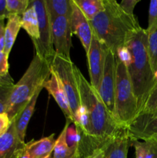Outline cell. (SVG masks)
<instances>
[{
  "label": "cell",
  "mask_w": 157,
  "mask_h": 158,
  "mask_svg": "<svg viewBox=\"0 0 157 158\" xmlns=\"http://www.w3.org/2000/svg\"><path fill=\"white\" fill-rule=\"evenodd\" d=\"M81 106L87 115V126L80 135V154L84 158L94 150L101 148L123 127L108 110L98 92L86 80L75 65L73 67Z\"/></svg>",
  "instance_id": "6da1fadb"
},
{
  "label": "cell",
  "mask_w": 157,
  "mask_h": 158,
  "mask_svg": "<svg viewBox=\"0 0 157 158\" xmlns=\"http://www.w3.org/2000/svg\"><path fill=\"white\" fill-rule=\"evenodd\" d=\"M105 9L90 22L93 33L116 53L141 26L135 15L126 14L115 0H104Z\"/></svg>",
  "instance_id": "7a4b0ae2"
},
{
  "label": "cell",
  "mask_w": 157,
  "mask_h": 158,
  "mask_svg": "<svg viewBox=\"0 0 157 158\" xmlns=\"http://www.w3.org/2000/svg\"><path fill=\"white\" fill-rule=\"evenodd\" d=\"M126 47L131 55L126 69L136 97L139 114L155 83V77L148 52L146 29L140 27L135 31L127 41Z\"/></svg>",
  "instance_id": "3957f363"
},
{
  "label": "cell",
  "mask_w": 157,
  "mask_h": 158,
  "mask_svg": "<svg viewBox=\"0 0 157 158\" xmlns=\"http://www.w3.org/2000/svg\"><path fill=\"white\" fill-rule=\"evenodd\" d=\"M50 71V63L35 54L28 69L12 88L6 111L11 121L22 111L37 91L43 88Z\"/></svg>",
  "instance_id": "277c9868"
},
{
  "label": "cell",
  "mask_w": 157,
  "mask_h": 158,
  "mask_svg": "<svg viewBox=\"0 0 157 158\" xmlns=\"http://www.w3.org/2000/svg\"><path fill=\"white\" fill-rule=\"evenodd\" d=\"M115 120L123 127L127 128L138 114V103L126 66L115 55Z\"/></svg>",
  "instance_id": "5b68a950"
},
{
  "label": "cell",
  "mask_w": 157,
  "mask_h": 158,
  "mask_svg": "<svg viewBox=\"0 0 157 158\" xmlns=\"http://www.w3.org/2000/svg\"><path fill=\"white\" fill-rule=\"evenodd\" d=\"M74 65L75 64L71 60L55 54L51 66L59 78L75 119V115L81 106V103L78 84L74 74Z\"/></svg>",
  "instance_id": "8992f818"
},
{
  "label": "cell",
  "mask_w": 157,
  "mask_h": 158,
  "mask_svg": "<svg viewBox=\"0 0 157 158\" xmlns=\"http://www.w3.org/2000/svg\"><path fill=\"white\" fill-rule=\"evenodd\" d=\"M30 3L35 8L38 20L39 38L32 40L35 54L52 65L55 52L52 45L51 23L46 10V2L45 0H32Z\"/></svg>",
  "instance_id": "52a82bcc"
},
{
  "label": "cell",
  "mask_w": 157,
  "mask_h": 158,
  "mask_svg": "<svg viewBox=\"0 0 157 158\" xmlns=\"http://www.w3.org/2000/svg\"><path fill=\"white\" fill-rule=\"evenodd\" d=\"M115 73H116L115 54L109 49H107L103 77L101 79L99 88L97 92L106 107L113 116L114 109H115Z\"/></svg>",
  "instance_id": "ba28073f"
},
{
  "label": "cell",
  "mask_w": 157,
  "mask_h": 158,
  "mask_svg": "<svg viewBox=\"0 0 157 158\" xmlns=\"http://www.w3.org/2000/svg\"><path fill=\"white\" fill-rule=\"evenodd\" d=\"M71 16H58L51 22L52 45L55 54L71 60L72 26Z\"/></svg>",
  "instance_id": "9c48e42d"
},
{
  "label": "cell",
  "mask_w": 157,
  "mask_h": 158,
  "mask_svg": "<svg viewBox=\"0 0 157 158\" xmlns=\"http://www.w3.org/2000/svg\"><path fill=\"white\" fill-rule=\"evenodd\" d=\"M107 49V46L100 41L98 37L93 33L90 47L86 57L88 60L90 78L89 83L96 91H98L101 83Z\"/></svg>",
  "instance_id": "30bf717a"
},
{
  "label": "cell",
  "mask_w": 157,
  "mask_h": 158,
  "mask_svg": "<svg viewBox=\"0 0 157 158\" xmlns=\"http://www.w3.org/2000/svg\"><path fill=\"white\" fill-rule=\"evenodd\" d=\"M126 129L131 141L146 140L157 141V114H139Z\"/></svg>",
  "instance_id": "8fae6325"
},
{
  "label": "cell",
  "mask_w": 157,
  "mask_h": 158,
  "mask_svg": "<svg viewBox=\"0 0 157 158\" xmlns=\"http://www.w3.org/2000/svg\"><path fill=\"white\" fill-rule=\"evenodd\" d=\"M26 143L18 137L15 120H12L8 131L0 137V158H22Z\"/></svg>",
  "instance_id": "7c38bea8"
},
{
  "label": "cell",
  "mask_w": 157,
  "mask_h": 158,
  "mask_svg": "<svg viewBox=\"0 0 157 158\" xmlns=\"http://www.w3.org/2000/svg\"><path fill=\"white\" fill-rule=\"evenodd\" d=\"M72 7L70 18L72 32L79 39L86 54L87 55L92 42L93 31L90 25V22L82 13L73 0H72Z\"/></svg>",
  "instance_id": "4fadbf2b"
},
{
  "label": "cell",
  "mask_w": 157,
  "mask_h": 158,
  "mask_svg": "<svg viewBox=\"0 0 157 158\" xmlns=\"http://www.w3.org/2000/svg\"><path fill=\"white\" fill-rule=\"evenodd\" d=\"M43 88H45L48 91V93L53 97L58 106L62 111L66 119H69L72 122V123H74L75 119L70 109L67 96L63 89L59 78L52 66H51L50 76L49 79L43 83Z\"/></svg>",
  "instance_id": "5bb4252c"
},
{
  "label": "cell",
  "mask_w": 157,
  "mask_h": 158,
  "mask_svg": "<svg viewBox=\"0 0 157 158\" xmlns=\"http://www.w3.org/2000/svg\"><path fill=\"white\" fill-rule=\"evenodd\" d=\"M130 144L127 129L123 128L101 148L103 158H127Z\"/></svg>",
  "instance_id": "9a60e30c"
},
{
  "label": "cell",
  "mask_w": 157,
  "mask_h": 158,
  "mask_svg": "<svg viewBox=\"0 0 157 158\" xmlns=\"http://www.w3.org/2000/svg\"><path fill=\"white\" fill-rule=\"evenodd\" d=\"M55 134L38 140H32L26 143V151L30 158H45L52 154L55 143Z\"/></svg>",
  "instance_id": "2e32d148"
},
{
  "label": "cell",
  "mask_w": 157,
  "mask_h": 158,
  "mask_svg": "<svg viewBox=\"0 0 157 158\" xmlns=\"http://www.w3.org/2000/svg\"><path fill=\"white\" fill-rule=\"evenodd\" d=\"M42 89L43 88H40V89L37 91L36 94H35V95H34V97L32 98V100H31L29 102V103L25 106V108L22 110V111L17 117H15V118L13 119V120H15V127H16V131L18 134V137H19V138L21 139L22 141H25V137H26L28 123H29L31 117L33 115L34 111H35V105H36L37 100H38V96H39L40 93H41Z\"/></svg>",
  "instance_id": "e0dca14e"
},
{
  "label": "cell",
  "mask_w": 157,
  "mask_h": 158,
  "mask_svg": "<svg viewBox=\"0 0 157 158\" xmlns=\"http://www.w3.org/2000/svg\"><path fill=\"white\" fill-rule=\"evenodd\" d=\"M22 16L18 15H9L8 16V22L5 28V46L4 52L9 56L12 49L17 35L22 28Z\"/></svg>",
  "instance_id": "ac0fdd59"
},
{
  "label": "cell",
  "mask_w": 157,
  "mask_h": 158,
  "mask_svg": "<svg viewBox=\"0 0 157 158\" xmlns=\"http://www.w3.org/2000/svg\"><path fill=\"white\" fill-rule=\"evenodd\" d=\"M22 28L26 31L32 40H36L39 38L38 20L35 9L32 4L23 13L21 18Z\"/></svg>",
  "instance_id": "d6986e66"
},
{
  "label": "cell",
  "mask_w": 157,
  "mask_h": 158,
  "mask_svg": "<svg viewBox=\"0 0 157 158\" xmlns=\"http://www.w3.org/2000/svg\"><path fill=\"white\" fill-rule=\"evenodd\" d=\"M50 23L58 16H71L72 0H45Z\"/></svg>",
  "instance_id": "ffe728a7"
},
{
  "label": "cell",
  "mask_w": 157,
  "mask_h": 158,
  "mask_svg": "<svg viewBox=\"0 0 157 158\" xmlns=\"http://www.w3.org/2000/svg\"><path fill=\"white\" fill-rule=\"evenodd\" d=\"M73 2L89 22L105 9L104 0H73Z\"/></svg>",
  "instance_id": "44dd1931"
},
{
  "label": "cell",
  "mask_w": 157,
  "mask_h": 158,
  "mask_svg": "<svg viewBox=\"0 0 157 158\" xmlns=\"http://www.w3.org/2000/svg\"><path fill=\"white\" fill-rule=\"evenodd\" d=\"M71 123H72V122L69 119H66L65 127L55 140V147L52 152L53 158H77L73 155L66 142V132Z\"/></svg>",
  "instance_id": "7402d4cb"
},
{
  "label": "cell",
  "mask_w": 157,
  "mask_h": 158,
  "mask_svg": "<svg viewBox=\"0 0 157 158\" xmlns=\"http://www.w3.org/2000/svg\"><path fill=\"white\" fill-rule=\"evenodd\" d=\"M131 143L135 148V158H157L156 140H133Z\"/></svg>",
  "instance_id": "603a6c76"
},
{
  "label": "cell",
  "mask_w": 157,
  "mask_h": 158,
  "mask_svg": "<svg viewBox=\"0 0 157 158\" xmlns=\"http://www.w3.org/2000/svg\"><path fill=\"white\" fill-rule=\"evenodd\" d=\"M147 31V30H146ZM148 33V52L154 74L157 73V26Z\"/></svg>",
  "instance_id": "cb8c5ba5"
},
{
  "label": "cell",
  "mask_w": 157,
  "mask_h": 158,
  "mask_svg": "<svg viewBox=\"0 0 157 158\" xmlns=\"http://www.w3.org/2000/svg\"><path fill=\"white\" fill-rule=\"evenodd\" d=\"M155 83L149 93L143 108L139 114L146 113V114H157V73L155 75ZM137 114V115H138Z\"/></svg>",
  "instance_id": "d4e9b609"
},
{
  "label": "cell",
  "mask_w": 157,
  "mask_h": 158,
  "mask_svg": "<svg viewBox=\"0 0 157 158\" xmlns=\"http://www.w3.org/2000/svg\"><path fill=\"white\" fill-rule=\"evenodd\" d=\"M29 0H6V9L9 15L22 16L29 8Z\"/></svg>",
  "instance_id": "484cf974"
},
{
  "label": "cell",
  "mask_w": 157,
  "mask_h": 158,
  "mask_svg": "<svg viewBox=\"0 0 157 158\" xmlns=\"http://www.w3.org/2000/svg\"><path fill=\"white\" fill-rule=\"evenodd\" d=\"M14 85L4 86L0 87V114L5 113L6 111L8 102H9V97H10Z\"/></svg>",
  "instance_id": "4316f807"
},
{
  "label": "cell",
  "mask_w": 157,
  "mask_h": 158,
  "mask_svg": "<svg viewBox=\"0 0 157 158\" xmlns=\"http://www.w3.org/2000/svg\"><path fill=\"white\" fill-rule=\"evenodd\" d=\"M157 26V0H152L149 4V21L147 31H150Z\"/></svg>",
  "instance_id": "83f0119b"
},
{
  "label": "cell",
  "mask_w": 157,
  "mask_h": 158,
  "mask_svg": "<svg viewBox=\"0 0 157 158\" xmlns=\"http://www.w3.org/2000/svg\"><path fill=\"white\" fill-rule=\"evenodd\" d=\"M9 56L6 55L4 51L0 52V77H5L9 73Z\"/></svg>",
  "instance_id": "f1b7e54d"
},
{
  "label": "cell",
  "mask_w": 157,
  "mask_h": 158,
  "mask_svg": "<svg viewBox=\"0 0 157 158\" xmlns=\"http://www.w3.org/2000/svg\"><path fill=\"white\" fill-rule=\"evenodd\" d=\"M139 2L140 0H123L119 3V5L122 9H123V10L126 14L131 15V16H133V15H135L134 9H135V5Z\"/></svg>",
  "instance_id": "f546056e"
},
{
  "label": "cell",
  "mask_w": 157,
  "mask_h": 158,
  "mask_svg": "<svg viewBox=\"0 0 157 158\" xmlns=\"http://www.w3.org/2000/svg\"><path fill=\"white\" fill-rule=\"evenodd\" d=\"M11 123L12 121L6 112L0 114V137L8 131Z\"/></svg>",
  "instance_id": "4dcf8cb0"
},
{
  "label": "cell",
  "mask_w": 157,
  "mask_h": 158,
  "mask_svg": "<svg viewBox=\"0 0 157 158\" xmlns=\"http://www.w3.org/2000/svg\"><path fill=\"white\" fill-rule=\"evenodd\" d=\"M9 15L6 9V0H0V21L8 18Z\"/></svg>",
  "instance_id": "1f68e13d"
},
{
  "label": "cell",
  "mask_w": 157,
  "mask_h": 158,
  "mask_svg": "<svg viewBox=\"0 0 157 158\" xmlns=\"http://www.w3.org/2000/svg\"><path fill=\"white\" fill-rule=\"evenodd\" d=\"M5 26L4 20L0 21V52L4 50L5 46Z\"/></svg>",
  "instance_id": "d6a6232c"
},
{
  "label": "cell",
  "mask_w": 157,
  "mask_h": 158,
  "mask_svg": "<svg viewBox=\"0 0 157 158\" xmlns=\"http://www.w3.org/2000/svg\"><path fill=\"white\" fill-rule=\"evenodd\" d=\"M14 85L13 80L10 75H8L5 77H0V87L4 86Z\"/></svg>",
  "instance_id": "836d02e7"
},
{
  "label": "cell",
  "mask_w": 157,
  "mask_h": 158,
  "mask_svg": "<svg viewBox=\"0 0 157 158\" xmlns=\"http://www.w3.org/2000/svg\"><path fill=\"white\" fill-rule=\"evenodd\" d=\"M84 158H103V150H102L101 148H98V149L94 150L90 154H89V155L86 156V157Z\"/></svg>",
  "instance_id": "e575fe53"
},
{
  "label": "cell",
  "mask_w": 157,
  "mask_h": 158,
  "mask_svg": "<svg viewBox=\"0 0 157 158\" xmlns=\"http://www.w3.org/2000/svg\"><path fill=\"white\" fill-rule=\"evenodd\" d=\"M22 158H30V156H29V154H28V153L26 152V151H25L24 154H23L22 157Z\"/></svg>",
  "instance_id": "d590c367"
},
{
  "label": "cell",
  "mask_w": 157,
  "mask_h": 158,
  "mask_svg": "<svg viewBox=\"0 0 157 158\" xmlns=\"http://www.w3.org/2000/svg\"><path fill=\"white\" fill-rule=\"evenodd\" d=\"M45 158H53V156H52V154H50V155L47 156V157H45Z\"/></svg>",
  "instance_id": "8d00e7d4"
}]
</instances>
